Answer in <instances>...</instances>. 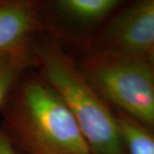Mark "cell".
<instances>
[{
    "label": "cell",
    "mask_w": 154,
    "mask_h": 154,
    "mask_svg": "<svg viewBox=\"0 0 154 154\" xmlns=\"http://www.w3.org/2000/svg\"><path fill=\"white\" fill-rule=\"evenodd\" d=\"M2 127L30 154H91L71 111L38 74L26 72L0 109Z\"/></svg>",
    "instance_id": "6da1fadb"
},
{
    "label": "cell",
    "mask_w": 154,
    "mask_h": 154,
    "mask_svg": "<svg viewBox=\"0 0 154 154\" xmlns=\"http://www.w3.org/2000/svg\"><path fill=\"white\" fill-rule=\"evenodd\" d=\"M38 75L60 95L91 154H127L115 111L89 83L77 63L54 40L33 45Z\"/></svg>",
    "instance_id": "7a4b0ae2"
},
{
    "label": "cell",
    "mask_w": 154,
    "mask_h": 154,
    "mask_svg": "<svg viewBox=\"0 0 154 154\" xmlns=\"http://www.w3.org/2000/svg\"><path fill=\"white\" fill-rule=\"evenodd\" d=\"M76 63L110 106L154 133V73L145 59L91 51Z\"/></svg>",
    "instance_id": "3957f363"
},
{
    "label": "cell",
    "mask_w": 154,
    "mask_h": 154,
    "mask_svg": "<svg viewBox=\"0 0 154 154\" xmlns=\"http://www.w3.org/2000/svg\"><path fill=\"white\" fill-rule=\"evenodd\" d=\"M93 51L122 58L144 59L154 51V0L134 3L103 28Z\"/></svg>",
    "instance_id": "277c9868"
},
{
    "label": "cell",
    "mask_w": 154,
    "mask_h": 154,
    "mask_svg": "<svg viewBox=\"0 0 154 154\" xmlns=\"http://www.w3.org/2000/svg\"><path fill=\"white\" fill-rule=\"evenodd\" d=\"M46 6L36 0H0V54L33 47L45 28Z\"/></svg>",
    "instance_id": "5b68a950"
},
{
    "label": "cell",
    "mask_w": 154,
    "mask_h": 154,
    "mask_svg": "<svg viewBox=\"0 0 154 154\" xmlns=\"http://www.w3.org/2000/svg\"><path fill=\"white\" fill-rule=\"evenodd\" d=\"M120 3L118 0H57L49 4L72 22L94 24L109 17Z\"/></svg>",
    "instance_id": "8992f818"
},
{
    "label": "cell",
    "mask_w": 154,
    "mask_h": 154,
    "mask_svg": "<svg viewBox=\"0 0 154 154\" xmlns=\"http://www.w3.org/2000/svg\"><path fill=\"white\" fill-rule=\"evenodd\" d=\"M33 63V47L0 54V109L18 81Z\"/></svg>",
    "instance_id": "52a82bcc"
},
{
    "label": "cell",
    "mask_w": 154,
    "mask_h": 154,
    "mask_svg": "<svg viewBox=\"0 0 154 154\" xmlns=\"http://www.w3.org/2000/svg\"><path fill=\"white\" fill-rule=\"evenodd\" d=\"M127 154H154V133L130 116L115 110Z\"/></svg>",
    "instance_id": "ba28073f"
},
{
    "label": "cell",
    "mask_w": 154,
    "mask_h": 154,
    "mask_svg": "<svg viewBox=\"0 0 154 154\" xmlns=\"http://www.w3.org/2000/svg\"><path fill=\"white\" fill-rule=\"evenodd\" d=\"M0 154H20L5 128L0 124Z\"/></svg>",
    "instance_id": "9c48e42d"
},
{
    "label": "cell",
    "mask_w": 154,
    "mask_h": 154,
    "mask_svg": "<svg viewBox=\"0 0 154 154\" xmlns=\"http://www.w3.org/2000/svg\"><path fill=\"white\" fill-rule=\"evenodd\" d=\"M152 54H153V57H154V51L152 52ZM152 71H153V73H154V69H152Z\"/></svg>",
    "instance_id": "30bf717a"
}]
</instances>
